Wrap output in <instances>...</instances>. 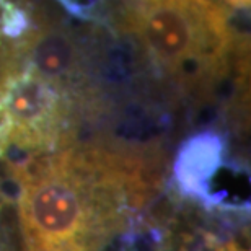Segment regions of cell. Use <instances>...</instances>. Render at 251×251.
<instances>
[{
    "label": "cell",
    "instance_id": "7a4b0ae2",
    "mask_svg": "<svg viewBox=\"0 0 251 251\" xmlns=\"http://www.w3.org/2000/svg\"><path fill=\"white\" fill-rule=\"evenodd\" d=\"M22 62L41 78L75 97H93L85 90L87 74L82 51L65 29L57 26L39 29L22 49Z\"/></svg>",
    "mask_w": 251,
    "mask_h": 251
},
{
    "label": "cell",
    "instance_id": "277c9868",
    "mask_svg": "<svg viewBox=\"0 0 251 251\" xmlns=\"http://www.w3.org/2000/svg\"><path fill=\"white\" fill-rule=\"evenodd\" d=\"M225 2L232 3L233 7H238V8H245V7L248 8V5H250V0H225Z\"/></svg>",
    "mask_w": 251,
    "mask_h": 251
},
{
    "label": "cell",
    "instance_id": "6da1fadb",
    "mask_svg": "<svg viewBox=\"0 0 251 251\" xmlns=\"http://www.w3.org/2000/svg\"><path fill=\"white\" fill-rule=\"evenodd\" d=\"M158 160L134 149L90 144L13 172L28 251H97L119 232L158 181Z\"/></svg>",
    "mask_w": 251,
    "mask_h": 251
},
{
    "label": "cell",
    "instance_id": "3957f363",
    "mask_svg": "<svg viewBox=\"0 0 251 251\" xmlns=\"http://www.w3.org/2000/svg\"><path fill=\"white\" fill-rule=\"evenodd\" d=\"M224 140L217 132H201L183 144L176 160V178L191 194H202L219 168Z\"/></svg>",
    "mask_w": 251,
    "mask_h": 251
}]
</instances>
